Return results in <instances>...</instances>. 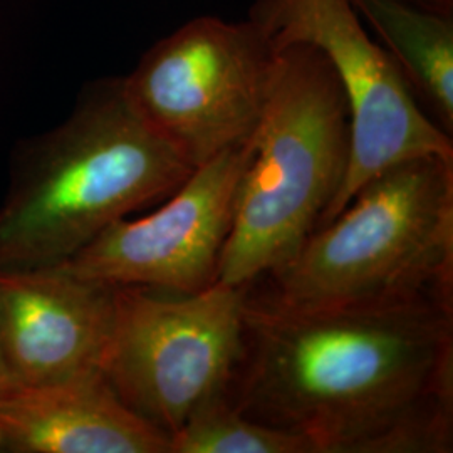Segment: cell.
I'll list each match as a JSON object with an SVG mask.
<instances>
[{
    "label": "cell",
    "instance_id": "obj_6",
    "mask_svg": "<svg viewBox=\"0 0 453 453\" xmlns=\"http://www.w3.org/2000/svg\"><path fill=\"white\" fill-rule=\"evenodd\" d=\"M277 52L250 19L200 16L148 49L123 84L140 116L196 168L254 133Z\"/></svg>",
    "mask_w": 453,
    "mask_h": 453
},
{
    "label": "cell",
    "instance_id": "obj_8",
    "mask_svg": "<svg viewBox=\"0 0 453 453\" xmlns=\"http://www.w3.org/2000/svg\"><path fill=\"white\" fill-rule=\"evenodd\" d=\"M249 138L194 168L162 207L143 219L114 222L61 265L111 286L177 294L217 284Z\"/></svg>",
    "mask_w": 453,
    "mask_h": 453
},
{
    "label": "cell",
    "instance_id": "obj_7",
    "mask_svg": "<svg viewBox=\"0 0 453 453\" xmlns=\"http://www.w3.org/2000/svg\"><path fill=\"white\" fill-rule=\"evenodd\" d=\"M249 19L267 33L277 50L289 44L318 49L346 96L349 162L318 228L391 166L430 155L453 158L452 136L421 111L402 71L366 34L349 0H256Z\"/></svg>",
    "mask_w": 453,
    "mask_h": 453
},
{
    "label": "cell",
    "instance_id": "obj_3",
    "mask_svg": "<svg viewBox=\"0 0 453 453\" xmlns=\"http://www.w3.org/2000/svg\"><path fill=\"white\" fill-rule=\"evenodd\" d=\"M245 289L294 309L453 308V158L420 157L376 175Z\"/></svg>",
    "mask_w": 453,
    "mask_h": 453
},
{
    "label": "cell",
    "instance_id": "obj_11",
    "mask_svg": "<svg viewBox=\"0 0 453 453\" xmlns=\"http://www.w3.org/2000/svg\"><path fill=\"white\" fill-rule=\"evenodd\" d=\"M357 16L402 71L413 95L435 113L441 130L453 131V16L405 0H349Z\"/></svg>",
    "mask_w": 453,
    "mask_h": 453
},
{
    "label": "cell",
    "instance_id": "obj_13",
    "mask_svg": "<svg viewBox=\"0 0 453 453\" xmlns=\"http://www.w3.org/2000/svg\"><path fill=\"white\" fill-rule=\"evenodd\" d=\"M405 2L443 16H453V0H405Z\"/></svg>",
    "mask_w": 453,
    "mask_h": 453
},
{
    "label": "cell",
    "instance_id": "obj_9",
    "mask_svg": "<svg viewBox=\"0 0 453 453\" xmlns=\"http://www.w3.org/2000/svg\"><path fill=\"white\" fill-rule=\"evenodd\" d=\"M114 289L65 265L0 271V340L11 381L52 385L101 372Z\"/></svg>",
    "mask_w": 453,
    "mask_h": 453
},
{
    "label": "cell",
    "instance_id": "obj_1",
    "mask_svg": "<svg viewBox=\"0 0 453 453\" xmlns=\"http://www.w3.org/2000/svg\"><path fill=\"white\" fill-rule=\"evenodd\" d=\"M226 396L316 453H450L453 308L294 309L245 289Z\"/></svg>",
    "mask_w": 453,
    "mask_h": 453
},
{
    "label": "cell",
    "instance_id": "obj_10",
    "mask_svg": "<svg viewBox=\"0 0 453 453\" xmlns=\"http://www.w3.org/2000/svg\"><path fill=\"white\" fill-rule=\"evenodd\" d=\"M2 453H170V437L138 417L103 372L52 385L0 387Z\"/></svg>",
    "mask_w": 453,
    "mask_h": 453
},
{
    "label": "cell",
    "instance_id": "obj_2",
    "mask_svg": "<svg viewBox=\"0 0 453 453\" xmlns=\"http://www.w3.org/2000/svg\"><path fill=\"white\" fill-rule=\"evenodd\" d=\"M194 168L131 104L123 78L88 82L54 128L17 142L0 203V271L61 265Z\"/></svg>",
    "mask_w": 453,
    "mask_h": 453
},
{
    "label": "cell",
    "instance_id": "obj_12",
    "mask_svg": "<svg viewBox=\"0 0 453 453\" xmlns=\"http://www.w3.org/2000/svg\"><path fill=\"white\" fill-rule=\"evenodd\" d=\"M170 453H316L308 438L252 420L226 395L198 408L170 437Z\"/></svg>",
    "mask_w": 453,
    "mask_h": 453
},
{
    "label": "cell",
    "instance_id": "obj_14",
    "mask_svg": "<svg viewBox=\"0 0 453 453\" xmlns=\"http://www.w3.org/2000/svg\"><path fill=\"white\" fill-rule=\"evenodd\" d=\"M9 372H7V365H5V357H4V349H2V340H0V387H4L9 381Z\"/></svg>",
    "mask_w": 453,
    "mask_h": 453
},
{
    "label": "cell",
    "instance_id": "obj_4",
    "mask_svg": "<svg viewBox=\"0 0 453 453\" xmlns=\"http://www.w3.org/2000/svg\"><path fill=\"white\" fill-rule=\"evenodd\" d=\"M249 145L219 269V282L234 288H247L291 259L346 177L348 103L318 49H279L273 88Z\"/></svg>",
    "mask_w": 453,
    "mask_h": 453
},
{
    "label": "cell",
    "instance_id": "obj_5",
    "mask_svg": "<svg viewBox=\"0 0 453 453\" xmlns=\"http://www.w3.org/2000/svg\"><path fill=\"white\" fill-rule=\"evenodd\" d=\"M245 288L196 294L116 286L101 372L125 405L172 437L226 395L242 340Z\"/></svg>",
    "mask_w": 453,
    "mask_h": 453
}]
</instances>
